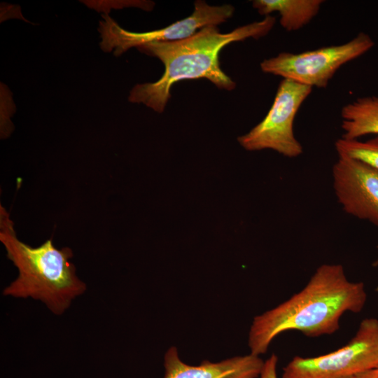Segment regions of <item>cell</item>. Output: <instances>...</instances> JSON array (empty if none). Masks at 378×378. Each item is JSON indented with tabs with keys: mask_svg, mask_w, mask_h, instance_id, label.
I'll list each match as a JSON object with an SVG mask.
<instances>
[{
	"mask_svg": "<svg viewBox=\"0 0 378 378\" xmlns=\"http://www.w3.org/2000/svg\"><path fill=\"white\" fill-rule=\"evenodd\" d=\"M366 300L363 282L351 281L340 264H323L302 290L254 317L248 338L250 354H265L272 342L288 331L309 337L333 334L340 328L341 317L360 312Z\"/></svg>",
	"mask_w": 378,
	"mask_h": 378,
	"instance_id": "6da1fadb",
	"label": "cell"
},
{
	"mask_svg": "<svg viewBox=\"0 0 378 378\" xmlns=\"http://www.w3.org/2000/svg\"><path fill=\"white\" fill-rule=\"evenodd\" d=\"M275 22V17L268 15L228 33H221L217 26H209L185 39L150 43L138 47L141 52L158 58L164 71L157 81L134 86L130 92L129 102L143 104L162 113L171 98L172 87L183 80L206 78L220 89L234 90L235 82L220 66V50L234 42L265 36Z\"/></svg>",
	"mask_w": 378,
	"mask_h": 378,
	"instance_id": "7a4b0ae2",
	"label": "cell"
},
{
	"mask_svg": "<svg viewBox=\"0 0 378 378\" xmlns=\"http://www.w3.org/2000/svg\"><path fill=\"white\" fill-rule=\"evenodd\" d=\"M0 241L7 258L18 271L17 278L3 290L4 296L39 300L52 314L59 316L85 292L87 286L78 278L70 260L72 250L57 248L50 239L36 247L22 241L17 237L14 222L2 205Z\"/></svg>",
	"mask_w": 378,
	"mask_h": 378,
	"instance_id": "3957f363",
	"label": "cell"
},
{
	"mask_svg": "<svg viewBox=\"0 0 378 378\" xmlns=\"http://www.w3.org/2000/svg\"><path fill=\"white\" fill-rule=\"evenodd\" d=\"M378 366V319H363L354 337L340 349L314 357H293L282 378H354Z\"/></svg>",
	"mask_w": 378,
	"mask_h": 378,
	"instance_id": "277c9868",
	"label": "cell"
},
{
	"mask_svg": "<svg viewBox=\"0 0 378 378\" xmlns=\"http://www.w3.org/2000/svg\"><path fill=\"white\" fill-rule=\"evenodd\" d=\"M374 45L372 38L360 32L349 41L299 53L280 52L260 63L266 74L293 80L311 88H326L337 70L363 55Z\"/></svg>",
	"mask_w": 378,
	"mask_h": 378,
	"instance_id": "5b68a950",
	"label": "cell"
},
{
	"mask_svg": "<svg viewBox=\"0 0 378 378\" xmlns=\"http://www.w3.org/2000/svg\"><path fill=\"white\" fill-rule=\"evenodd\" d=\"M312 90L309 86L283 79L266 116L248 133L239 136V144L246 150L270 149L289 158L302 155L303 147L294 134L293 123Z\"/></svg>",
	"mask_w": 378,
	"mask_h": 378,
	"instance_id": "8992f818",
	"label": "cell"
},
{
	"mask_svg": "<svg viewBox=\"0 0 378 378\" xmlns=\"http://www.w3.org/2000/svg\"><path fill=\"white\" fill-rule=\"evenodd\" d=\"M234 8L230 4L210 6L205 1L194 4L190 15L165 27L153 31L134 32L125 29L108 14L99 22L101 49L120 56L132 48L155 42H168L185 39L199 30L209 26H217L230 19Z\"/></svg>",
	"mask_w": 378,
	"mask_h": 378,
	"instance_id": "52a82bcc",
	"label": "cell"
},
{
	"mask_svg": "<svg viewBox=\"0 0 378 378\" xmlns=\"http://www.w3.org/2000/svg\"><path fill=\"white\" fill-rule=\"evenodd\" d=\"M332 174L335 194L343 210L378 227V170L358 160L338 155Z\"/></svg>",
	"mask_w": 378,
	"mask_h": 378,
	"instance_id": "ba28073f",
	"label": "cell"
},
{
	"mask_svg": "<svg viewBox=\"0 0 378 378\" xmlns=\"http://www.w3.org/2000/svg\"><path fill=\"white\" fill-rule=\"evenodd\" d=\"M263 365L260 356L249 354L191 365L181 360L176 346H171L164 356V378H258Z\"/></svg>",
	"mask_w": 378,
	"mask_h": 378,
	"instance_id": "9c48e42d",
	"label": "cell"
},
{
	"mask_svg": "<svg viewBox=\"0 0 378 378\" xmlns=\"http://www.w3.org/2000/svg\"><path fill=\"white\" fill-rule=\"evenodd\" d=\"M323 0H254L253 7L261 15L276 12L281 27L288 31L300 29L318 13Z\"/></svg>",
	"mask_w": 378,
	"mask_h": 378,
	"instance_id": "30bf717a",
	"label": "cell"
},
{
	"mask_svg": "<svg viewBox=\"0 0 378 378\" xmlns=\"http://www.w3.org/2000/svg\"><path fill=\"white\" fill-rule=\"evenodd\" d=\"M342 138L356 140L369 134L378 136V96L358 97L341 109Z\"/></svg>",
	"mask_w": 378,
	"mask_h": 378,
	"instance_id": "8fae6325",
	"label": "cell"
},
{
	"mask_svg": "<svg viewBox=\"0 0 378 378\" xmlns=\"http://www.w3.org/2000/svg\"><path fill=\"white\" fill-rule=\"evenodd\" d=\"M338 155L358 160L378 170V136L365 141L340 138L335 143Z\"/></svg>",
	"mask_w": 378,
	"mask_h": 378,
	"instance_id": "7c38bea8",
	"label": "cell"
},
{
	"mask_svg": "<svg viewBox=\"0 0 378 378\" xmlns=\"http://www.w3.org/2000/svg\"><path fill=\"white\" fill-rule=\"evenodd\" d=\"M278 357L275 354H272L265 361L258 378H278L277 364Z\"/></svg>",
	"mask_w": 378,
	"mask_h": 378,
	"instance_id": "4fadbf2b",
	"label": "cell"
},
{
	"mask_svg": "<svg viewBox=\"0 0 378 378\" xmlns=\"http://www.w3.org/2000/svg\"><path fill=\"white\" fill-rule=\"evenodd\" d=\"M354 378H378V366L360 373Z\"/></svg>",
	"mask_w": 378,
	"mask_h": 378,
	"instance_id": "5bb4252c",
	"label": "cell"
},
{
	"mask_svg": "<svg viewBox=\"0 0 378 378\" xmlns=\"http://www.w3.org/2000/svg\"><path fill=\"white\" fill-rule=\"evenodd\" d=\"M373 265L374 266H377L378 265V258L374 262Z\"/></svg>",
	"mask_w": 378,
	"mask_h": 378,
	"instance_id": "9a60e30c",
	"label": "cell"
}]
</instances>
